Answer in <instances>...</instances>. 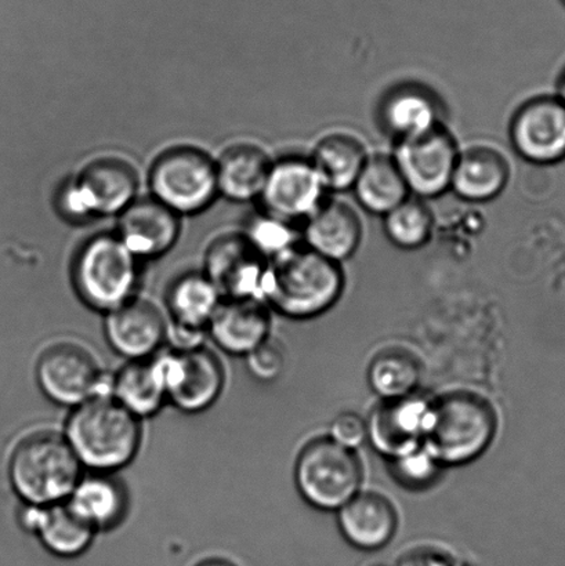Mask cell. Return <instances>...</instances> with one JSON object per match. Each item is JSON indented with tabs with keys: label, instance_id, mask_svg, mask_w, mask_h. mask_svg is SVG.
I'll return each instance as SVG.
<instances>
[{
	"label": "cell",
	"instance_id": "6da1fadb",
	"mask_svg": "<svg viewBox=\"0 0 565 566\" xmlns=\"http://www.w3.org/2000/svg\"><path fill=\"white\" fill-rule=\"evenodd\" d=\"M140 421L111 392L100 394L72 409L64 437L83 469L114 474L136 458Z\"/></svg>",
	"mask_w": 565,
	"mask_h": 566
},
{
	"label": "cell",
	"instance_id": "7a4b0ae2",
	"mask_svg": "<svg viewBox=\"0 0 565 566\" xmlns=\"http://www.w3.org/2000/svg\"><path fill=\"white\" fill-rule=\"evenodd\" d=\"M343 287L339 263L297 245L270 260L263 300L282 315L308 319L334 307Z\"/></svg>",
	"mask_w": 565,
	"mask_h": 566
},
{
	"label": "cell",
	"instance_id": "3957f363",
	"mask_svg": "<svg viewBox=\"0 0 565 566\" xmlns=\"http://www.w3.org/2000/svg\"><path fill=\"white\" fill-rule=\"evenodd\" d=\"M494 408L470 392H451L430 402L423 448L444 465H463L479 459L496 432Z\"/></svg>",
	"mask_w": 565,
	"mask_h": 566
},
{
	"label": "cell",
	"instance_id": "277c9868",
	"mask_svg": "<svg viewBox=\"0 0 565 566\" xmlns=\"http://www.w3.org/2000/svg\"><path fill=\"white\" fill-rule=\"evenodd\" d=\"M82 475L80 459L64 434L57 432H33L11 454V484L27 506L69 501Z\"/></svg>",
	"mask_w": 565,
	"mask_h": 566
},
{
	"label": "cell",
	"instance_id": "5b68a950",
	"mask_svg": "<svg viewBox=\"0 0 565 566\" xmlns=\"http://www.w3.org/2000/svg\"><path fill=\"white\" fill-rule=\"evenodd\" d=\"M137 258L118 235H98L77 254L74 282L88 307L108 314L135 297Z\"/></svg>",
	"mask_w": 565,
	"mask_h": 566
},
{
	"label": "cell",
	"instance_id": "8992f818",
	"mask_svg": "<svg viewBox=\"0 0 565 566\" xmlns=\"http://www.w3.org/2000/svg\"><path fill=\"white\" fill-rule=\"evenodd\" d=\"M295 480L304 501L323 512H339L359 493L363 469L352 449L332 438L308 443L297 459Z\"/></svg>",
	"mask_w": 565,
	"mask_h": 566
},
{
	"label": "cell",
	"instance_id": "52a82bcc",
	"mask_svg": "<svg viewBox=\"0 0 565 566\" xmlns=\"http://www.w3.org/2000/svg\"><path fill=\"white\" fill-rule=\"evenodd\" d=\"M36 381L44 396L61 407L77 405L111 392L105 377L91 349L74 342L52 344L38 359Z\"/></svg>",
	"mask_w": 565,
	"mask_h": 566
},
{
	"label": "cell",
	"instance_id": "ba28073f",
	"mask_svg": "<svg viewBox=\"0 0 565 566\" xmlns=\"http://www.w3.org/2000/svg\"><path fill=\"white\" fill-rule=\"evenodd\" d=\"M149 182L155 198L176 213L198 212L218 191L216 164L192 147H176L160 155Z\"/></svg>",
	"mask_w": 565,
	"mask_h": 566
},
{
	"label": "cell",
	"instance_id": "9c48e42d",
	"mask_svg": "<svg viewBox=\"0 0 565 566\" xmlns=\"http://www.w3.org/2000/svg\"><path fill=\"white\" fill-rule=\"evenodd\" d=\"M138 175L125 159L103 157L92 160L66 187L61 207L70 218L124 212L135 201Z\"/></svg>",
	"mask_w": 565,
	"mask_h": 566
},
{
	"label": "cell",
	"instance_id": "30bf717a",
	"mask_svg": "<svg viewBox=\"0 0 565 566\" xmlns=\"http://www.w3.org/2000/svg\"><path fill=\"white\" fill-rule=\"evenodd\" d=\"M461 154L444 125L423 135L398 142L396 159L412 197L433 199L451 190L453 171Z\"/></svg>",
	"mask_w": 565,
	"mask_h": 566
},
{
	"label": "cell",
	"instance_id": "8fae6325",
	"mask_svg": "<svg viewBox=\"0 0 565 566\" xmlns=\"http://www.w3.org/2000/svg\"><path fill=\"white\" fill-rule=\"evenodd\" d=\"M168 402L185 413H201L213 407L223 391V365L205 347L174 352L160 357Z\"/></svg>",
	"mask_w": 565,
	"mask_h": 566
},
{
	"label": "cell",
	"instance_id": "7c38bea8",
	"mask_svg": "<svg viewBox=\"0 0 565 566\" xmlns=\"http://www.w3.org/2000/svg\"><path fill=\"white\" fill-rule=\"evenodd\" d=\"M269 259L247 235L229 234L210 243L205 275L223 298H262Z\"/></svg>",
	"mask_w": 565,
	"mask_h": 566
},
{
	"label": "cell",
	"instance_id": "4fadbf2b",
	"mask_svg": "<svg viewBox=\"0 0 565 566\" xmlns=\"http://www.w3.org/2000/svg\"><path fill=\"white\" fill-rule=\"evenodd\" d=\"M513 148L535 165L565 159V103L558 96L530 99L519 108L511 125Z\"/></svg>",
	"mask_w": 565,
	"mask_h": 566
},
{
	"label": "cell",
	"instance_id": "5bb4252c",
	"mask_svg": "<svg viewBox=\"0 0 565 566\" xmlns=\"http://www.w3.org/2000/svg\"><path fill=\"white\" fill-rule=\"evenodd\" d=\"M325 187L308 158H285L271 166L260 198L269 214L287 221L308 219L325 201Z\"/></svg>",
	"mask_w": 565,
	"mask_h": 566
},
{
	"label": "cell",
	"instance_id": "9a60e30c",
	"mask_svg": "<svg viewBox=\"0 0 565 566\" xmlns=\"http://www.w3.org/2000/svg\"><path fill=\"white\" fill-rule=\"evenodd\" d=\"M430 402L409 396L385 399L369 416L367 441L387 459L402 457L423 447Z\"/></svg>",
	"mask_w": 565,
	"mask_h": 566
},
{
	"label": "cell",
	"instance_id": "2e32d148",
	"mask_svg": "<svg viewBox=\"0 0 565 566\" xmlns=\"http://www.w3.org/2000/svg\"><path fill=\"white\" fill-rule=\"evenodd\" d=\"M168 318L148 300L133 297L111 311L104 332L111 348L129 360L147 359L166 343Z\"/></svg>",
	"mask_w": 565,
	"mask_h": 566
},
{
	"label": "cell",
	"instance_id": "e0dca14e",
	"mask_svg": "<svg viewBox=\"0 0 565 566\" xmlns=\"http://www.w3.org/2000/svg\"><path fill=\"white\" fill-rule=\"evenodd\" d=\"M270 311L262 298H223L208 326L224 353L247 357L269 340Z\"/></svg>",
	"mask_w": 565,
	"mask_h": 566
},
{
	"label": "cell",
	"instance_id": "ac0fdd59",
	"mask_svg": "<svg viewBox=\"0 0 565 566\" xmlns=\"http://www.w3.org/2000/svg\"><path fill=\"white\" fill-rule=\"evenodd\" d=\"M175 210L157 198L133 201L122 213L119 240L138 258H157L168 252L179 237Z\"/></svg>",
	"mask_w": 565,
	"mask_h": 566
},
{
	"label": "cell",
	"instance_id": "d6986e66",
	"mask_svg": "<svg viewBox=\"0 0 565 566\" xmlns=\"http://www.w3.org/2000/svg\"><path fill=\"white\" fill-rule=\"evenodd\" d=\"M304 241L312 251L341 264L353 258L362 245V219L350 205L324 201L306 219Z\"/></svg>",
	"mask_w": 565,
	"mask_h": 566
},
{
	"label": "cell",
	"instance_id": "ffe728a7",
	"mask_svg": "<svg viewBox=\"0 0 565 566\" xmlns=\"http://www.w3.org/2000/svg\"><path fill=\"white\" fill-rule=\"evenodd\" d=\"M21 523L41 539L50 553L65 558L81 556L96 535V531L66 502L50 506H27Z\"/></svg>",
	"mask_w": 565,
	"mask_h": 566
},
{
	"label": "cell",
	"instance_id": "44dd1931",
	"mask_svg": "<svg viewBox=\"0 0 565 566\" xmlns=\"http://www.w3.org/2000/svg\"><path fill=\"white\" fill-rule=\"evenodd\" d=\"M337 523L352 546L374 552L393 539L398 520L386 497L378 493H358L337 512Z\"/></svg>",
	"mask_w": 565,
	"mask_h": 566
},
{
	"label": "cell",
	"instance_id": "7402d4cb",
	"mask_svg": "<svg viewBox=\"0 0 565 566\" xmlns=\"http://www.w3.org/2000/svg\"><path fill=\"white\" fill-rule=\"evenodd\" d=\"M511 180V165L498 149L475 146L459 154L451 190L463 201L483 203L500 197Z\"/></svg>",
	"mask_w": 565,
	"mask_h": 566
},
{
	"label": "cell",
	"instance_id": "603a6c76",
	"mask_svg": "<svg viewBox=\"0 0 565 566\" xmlns=\"http://www.w3.org/2000/svg\"><path fill=\"white\" fill-rule=\"evenodd\" d=\"M111 396L138 419L158 413L168 402L160 357L129 360L111 380Z\"/></svg>",
	"mask_w": 565,
	"mask_h": 566
},
{
	"label": "cell",
	"instance_id": "cb8c5ba5",
	"mask_svg": "<svg viewBox=\"0 0 565 566\" xmlns=\"http://www.w3.org/2000/svg\"><path fill=\"white\" fill-rule=\"evenodd\" d=\"M271 166L273 163L262 147L249 143L236 144L227 148L216 164L218 190L234 201L260 198Z\"/></svg>",
	"mask_w": 565,
	"mask_h": 566
},
{
	"label": "cell",
	"instance_id": "d4e9b609",
	"mask_svg": "<svg viewBox=\"0 0 565 566\" xmlns=\"http://www.w3.org/2000/svg\"><path fill=\"white\" fill-rule=\"evenodd\" d=\"M66 503L96 532L115 528L127 512L124 485L113 474L96 471L82 475Z\"/></svg>",
	"mask_w": 565,
	"mask_h": 566
},
{
	"label": "cell",
	"instance_id": "484cf974",
	"mask_svg": "<svg viewBox=\"0 0 565 566\" xmlns=\"http://www.w3.org/2000/svg\"><path fill=\"white\" fill-rule=\"evenodd\" d=\"M381 122L398 142L441 126V105L433 93L415 85L395 88L381 104Z\"/></svg>",
	"mask_w": 565,
	"mask_h": 566
},
{
	"label": "cell",
	"instance_id": "4316f807",
	"mask_svg": "<svg viewBox=\"0 0 565 566\" xmlns=\"http://www.w3.org/2000/svg\"><path fill=\"white\" fill-rule=\"evenodd\" d=\"M369 158L367 148L347 133H332L315 144L310 160L326 191L353 190Z\"/></svg>",
	"mask_w": 565,
	"mask_h": 566
},
{
	"label": "cell",
	"instance_id": "83f0119b",
	"mask_svg": "<svg viewBox=\"0 0 565 566\" xmlns=\"http://www.w3.org/2000/svg\"><path fill=\"white\" fill-rule=\"evenodd\" d=\"M353 190L362 208L384 218L411 197L393 155H369Z\"/></svg>",
	"mask_w": 565,
	"mask_h": 566
},
{
	"label": "cell",
	"instance_id": "f1b7e54d",
	"mask_svg": "<svg viewBox=\"0 0 565 566\" xmlns=\"http://www.w3.org/2000/svg\"><path fill=\"white\" fill-rule=\"evenodd\" d=\"M221 302L223 297L207 275H182L168 292V322L187 329L208 332L209 322Z\"/></svg>",
	"mask_w": 565,
	"mask_h": 566
},
{
	"label": "cell",
	"instance_id": "f546056e",
	"mask_svg": "<svg viewBox=\"0 0 565 566\" xmlns=\"http://www.w3.org/2000/svg\"><path fill=\"white\" fill-rule=\"evenodd\" d=\"M373 390L385 399L414 396L420 381V366L412 355L391 352L376 357L368 371Z\"/></svg>",
	"mask_w": 565,
	"mask_h": 566
},
{
	"label": "cell",
	"instance_id": "4dcf8cb0",
	"mask_svg": "<svg viewBox=\"0 0 565 566\" xmlns=\"http://www.w3.org/2000/svg\"><path fill=\"white\" fill-rule=\"evenodd\" d=\"M435 219L423 199L409 197L385 216V232L393 245L415 251L430 241Z\"/></svg>",
	"mask_w": 565,
	"mask_h": 566
},
{
	"label": "cell",
	"instance_id": "1f68e13d",
	"mask_svg": "<svg viewBox=\"0 0 565 566\" xmlns=\"http://www.w3.org/2000/svg\"><path fill=\"white\" fill-rule=\"evenodd\" d=\"M389 460L393 479L397 484L414 491L433 484L442 468L423 447Z\"/></svg>",
	"mask_w": 565,
	"mask_h": 566
},
{
	"label": "cell",
	"instance_id": "d6a6232c",
	"mask_svg": "<svg viewBox=\"0 0 565 566\" xmlns=\"http://www.w3.org/2000/svg\"><path fill=\"white\" fill-rule=\"evenodd\" d=\"M247 237L254 248L269 260L297 247L295 230L292 229L291 221L275 218L269 213L264 218L254 220Z\"/></svg>",
	"mask_w": 565,
	"mask_h": 566
},
{
	"label": "cell",
	"instance_id": "836d02e7",
	"mask_svg": "<svg viewBox=\"0 0 565 566\" xmlns=\"http://www.w3.org/2000/svg\"><path fill=\"white\" fill-rule=\"evenodd\" d=\"M248 369L258 380H275L284 370V354L270 340L247 355Z\"/></svg>",
	"mask_w": 565,
	"mask_h": 566
},
{
	"label": "cell",
	"instance_id": "e575fe53",
	"mask_svg": "<svg viewBox=\"0 0 565 566\" xmlns=\"http://www.w3.org/2000/svg\"><path fill=\"white\" fill-rule=\"evenodd\" d=\"M331 438L347 449L362 447L367 441V421L350 412L337 416L331 427Z\"/></svg>",
	"mask_w": 565,
	"mask_h": 566
},
{
	"label": "cell",
	"instance_id": "d590c367",
	"mask_svg": "<svg viewBox=\"0 0 565 566\" xmlns=\"http://www.w3.org/2000/svg\"><path fill=\"white\" fill-rule=\"evenodd\" d=\"M397 566H457L446 554L433 551L409 553Z\"/></svg>",
	"mask_w": 565,
	"mask_h": 566
},
{
	"label": "cell",
	"instance_id": "8d00e7d4",
	"mask_svg": "<svg viewBox=\"0 0 565 566\" xmlns=\"http://www.w3.org/2000/svg\"><path fill=\"white\" fill-rule=\"evenodd\" d=\"M198 566H234V565L230 564L229 562H224V559H208V562L199 564Z\"/></svg>",
	"mask_w": 565,
	"mask_h": 566
},
{
	"label": "cell",
	"instance_id": "74e56055",
	"mask_svg": "<svg viewBox=\"0 0 565 566\" xmlns=\"http://www.w3.org/2000/svg\"><path fill=\"white\" fill-rule=\"evenodd\" d=\"M558 97L565 103V72L561 81V93H558Z\"/></svg>",
	"mask_w": 565,
	"mask_h": 566
},
{
	"label": "cell",
	"instance_id": "f35d334b",
	"mask_svg": "<svg viewBox=\"0 0 565 566\" xmlns=\"http://www.w3.org/2000/svg\"><path fill=\"white\" fill-rule=\"evenodd\" d=\"M369 566H387L385 564H374V565H369Z\"/></svg>",
	"mask_w": 565,
	"mask_h": 566
},
{
	"label": "cell",
	"instance_id": "ab89813d",
	"mask_svg": "<svg viewBox=\"0 0 565 566\" xmlns=\"http://www.w3.org/2000/svg\"><path fill=\"white\" fill-rule=\"evenodd\" d=\"M563 2L565 3V0H563Z\"/></svg>",
	"mask_w": 565,
	"mask_h": 566
}]
</instances>
